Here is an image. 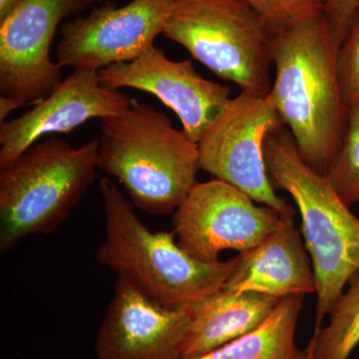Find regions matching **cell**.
<instances>
[{
    "label": "cell",
    "instance_id": "1",
    "mask_svg": "<svg viewBox=\"0 0 359 359\" xmlns=\"http://www.w3.org/2000/svg\"><path fill=\"white\" fill-rule=\"evenodd\" d=\"M339 47L323 13L271 30L276 75L269 93L302 157L325 176L339 151L348 115L339 83Z\"/></svg>",
    "mask_w": 359,
    "mask_h": 359
},
{
    "label": "cell",
    "instance_id": "2",
    "mask_svg": "<svg viewBox=\"0 0 359 359\" xmlns=\"http://www.w3.org/2000/svg\"><path fill=\"white\" fill-rule=\"evenodd\" d=\"M100 131L99 170L121 183L135 207L174 214L198 183V144L166 113L134 98L119 114L101 119Z\"/></svg>",
    "mask_w": 359,
    "mask_h": 359
},
{
    "label": "cell",
    "instance_id": "3",
    "mask_svg": "<svg viewBox=\"0 0 359 359\" xmlns=\"http://www.w3.org/2000/svg\"><path fill=\"white\" fill-rule=\"evenodd\" d=\"M264 160L273 187L289 193L301 212L302 233L316 276L314 337L359 271V219L327 177L304 160L287 127L266 137Z\"/></svg>",
    "mask_w": 359,
    "mask_h": 359
},
{
    "label": "cell",
    "instance_id": "4",
    "mask_svg": "<svg viewBox=\"0 0 359 359\" xmlns=\"http://www.w3.org/2000/svg\"><path fill=\"white\" fill-rule=\"evenodd\" d=\"M105 240L96 259L117 276H126L148 297L169 309L188 308L223 289L237 264L204 262L180 247L172 231H153L135 205L109 178L100 182Z\"/></svg>",
    "mask_w": 359,
    "mask_h": 359
},
{
    "label": "cell",
    "instance_id": "5",
    "mask_svg": "<svg viewBox=\"0 0 359 359\" xmlns=\"http://www.w3.org/2000/svg\"><path fill=\"white\" fill-rule=\"evenodd\" d=\"M99 140L79 148L56 137L37 142L0 172V250L54 233L93 184Z\"/></svg>",
    "mask_w": 359,
    "mask_h": 359
},
{
    "label": "cell",
    "instance_id": "6",
    "mask_svg": "<svg viewBox=\"0 0 359 359\" xmlns=\"http://www.w3.org/2000/svg\"><path fill=\"white\" fill-rule=\"evenodd\" d=\"M162 34L241 93L271 91V28L242 0H174Z\"/></svg>",
    "mask_w": 359,
    "mask_h": 359
},
{
    "label": "cell",
    "instance_id": "7",
    "mask_svg": "<svg viewBox=\"0 0 359 359\" xmlns=\"http://www.w3.org/2000/svg\"><path fill=\"white\" fill-rule=\"evenodd\" d=\"M283 126L271 93H240L229 100L198 142L200 167L283 218L294 219V208L276 195L264 160L266 137Z\"/></svg>",
    "mask_w": 359,
    "mask_h": 359
},
{
    "label": "cell",
    "instance_id": "8",
    "mask_svg": "<svg viewBox=\"0 0 359 359\" xmlns=\"http://www.w3.org/2000/svg\"><path fill=\"white\" fill-rule=\"evenodd\" d=\"M231 184L214 179L197 183L173 214L182 249L204 262L219 261L226 250L244 254L278 230L285 219Z\"/></svg>",
    "mask_w": 359,
    "mask_h": 359
},
{
    "label": "cell",
    "instance_id": "9",
    "mask_svg": "<svg viewBox=\"0 0 359 359\" xmlns=\"http://www.w3.org/2000/svg\"><path fill=\"white\" fill-rule=\"evenodd\" d=\"M91 0H25L0 22V95L39 103L63 80L50 47L61 21Z\"/></svg>",
    "mask_w": 359,
    "mask_h": 359
},
{
    "label": "cell",
    "instance_id": "10",
    "mask_svg": "<svg viewBox=\"0 0 359 359\" xmlns=\"http://www.w3.org/2000/svg\"><path fill=\"white\" fill-rule=\"evenodd\" d=\"M174 0H132L124 6L107 2L86 16L60 26L55 59L65 67L100 71L129 62L162 34Z\"/></svg>",
    "mask_w": 359,
    "mask_h": 359
},
{
    "label": "cell",
    "instance_id": "11",
    "mask_svg": "<svg viewBox=\"0 0 359 359\" xmlns=\"http://www.w3.org/2000/svg\"><path fill=\"white\" fill-rule=\"evenodd\" d=\"M99 78L108 89L133 88L157 97L197 144L231 98L230 86L205 79L190 60H171L155 45L135 60L101 69Z\"/></svg>",
    "mask_w": 359,
    "mask_h": 359
},
{
    "label": "cell",
    "instance_id": "12",
    "mask_svg": "<svg viewBox=\"0 0 359 359\" xmlns=\"http://www.w3.org/2000/svg\"><path fill=\"white\" fill-rule=\"evenodd\" d=\"M190 306L169 309L118 276L99 327L97 359H183Z\"/></svg>",
    "mask_w": 359,
    "mask_h": 359
},
{
    "label": "cell",
    "instance_id": "13",
    "mask_svg": "<svg viewBox=\"0 0 359 359\" xmlns=\"http://www.w3.org/2000/svg\"><path fill=\"white\" fill-rule=\"evenodd\" d=\"M131 97L101 84L99 71L75 68L28 112L0 123V168L18 159L40 139L69 133L89 120L119 114Z\"/></svg>",
    "mask_w": 359,
    "mask_h": 359
},
{
    "label": "cell",
    "instance_id": "14",
    "mask_svg": "<svg viewBox=\"0 0 359 359\" xmlns=\"http://www.w3.org/2000/svg\"><path fill=\"white\" fill-rule=\"evenodd\" d=\"M223 289L280 299L316 292L313 264L294 219H285L261 244L238 255Z\"/></svg>",
    "mask_w": 359,
    "mask_h": 359
},
{
    "label": "cell",
    "instance_id": "15",
    "mask_svg": "<svg viewBox=\"0 0 359 359\" xmlns=\"http://www.w3.org/2000/svg\"><path fill=\"white\" fill-rule=\"evenodd\" d=\"M283 299L224 289L190 306L191 321L183 359L199 358L256 330Z\"/></svg>",
    "mask_w": 359,
    "mask_h": 359
},
{
    "label": "cell",
    "instance_id": "16",
    "mask_svg": "<svg viewBox=\"0 0 359 359\" xmlns=\"http://www.w3.org/2000/svg\"><path fill=\"white\" fill-rule=\"evenodd\" d=\"M304 299V294L285 297L256 330L193 359H304V351L295 344Z\"/></svg>",
    "mask_w": 359,
    "mask_h": 359
},
{
    "label": "cell",
    "instance_id": "17",
    "mask_svg": "<svg viewBox=\"0 0 359 359\" xmlns=\"http://www.w3.org/2000/svg\"><path fill=\"white\" fill-rule=\"evenodd\" d=\"M330 321L309 340L304 359H348L359 344V271L330 313Z\"/></svg>",
    "mask_w": 359,
    "mask_h": 359
},
{
    "label": "cell",
    "instance_id": "18",
    "mask_svg": "<svg viewBox=\"0 0 359 359\" xmlns=\"http://www.w3.org/2000/svg\"><path fill=\"white\" fill-rule=\"evenodd\" d=\"M327 177L348 207L359 202V103L349 107L346 131Z\"/></svg>",
    "mask_w": 359,
    "mask_h": 359
},
{
    "label": "cell",
    "instance_id": "19",
    "mask_svg": "<svg viewBox=\"0 0 359 359\" xmlns=\"http://www.w3.org/2000/svg\"><path fill=\"white\" fill-rule=\"evenodd\" d=\"M266 20L271 30L311 20L323 13V0H242Z\"/></svg>",
    "mask_w": 359,
    "mask_h": 359
},
{
    "label": "cell",
    "instance_id": "20",
    "mask_svg": "<svg viewBox=\"0 0 359 359\" xmlns=\"http://www.w3.org/2000/svg\"><path fill=\"white\" fill-rule=\"evenodd\" d=\"M339 77L347 107L359 103V7L339 47Z\"/></svg>",
    "mask_w": 359,
    "mask_h": 359
},
{
    "label": "cell",
    "instance_id": "21",
    "mask_svg": "<svg viewBox=\"0 0 359 359\" xmlns=\"http://www.w3.org/2000/svg\"><path fill=\"white\" fill-rule=\"evenodd\" d=\"M359 0H327L323 4V14L328 20L340 45L346 39Z\"/></svg>",
    "mask_w": 359,
    "mask_h": 359
},
{
    "label": "cell",
    "instance_id": "22",
    "mask_svg": "<svg viewBox=\"0 0 359 359\" xmlns=\"http://www.w3.org/2000/svg\"><path fill=\"white\" fill-rule=\"evenodd\" d=\"M25 106V102L20 99L13 98L8 96H0V123L7 121V118L18 110V108Z\"/></svg>",
    "mask_w": 359,
    "mask_h": 359
},
{
    "label": "cell",
    "instance_id": "23",
    "mask_svg": "<svg viewBox=\"0 0 359 359\" xmlns=\"http://www.w3.org/2000/svg\"><path fill=\"white\" fill-rule=\"evenodd\" d=\"M25 0H0V22L6 20Z\"/></svg>",
    "mask_w": 359,
    "mask_h": 359
},
{
    "label": "cell",
    "instance_id": "24",
    "mask_svg": "<svg viewBox=\"0 0 359 359\" xmlns=\"http://www.w3.org/2000/svg\"><path fill=\"white\" fill-rule=\"evenodd\" d=\"M92 1V4H93V2H101V1H103V0H91Z\"/></svg>",
    "mask_w": 359,
    "mask_h": 359
},
{
    "label": "cell",
    "instance_id": "25",
    "mask_svg": "<svg viewBox=\"0 0 359 359\" xmlns=\"http://www.w3.org/2000/svg\"><path fill=\"white\" fill-rule=\"evenodd\" d=\"M327 0H323V4H325V2H327Z\"/></svg>",
    "mask_w": 359,
    "mask_h": 359
}]
</instances>
